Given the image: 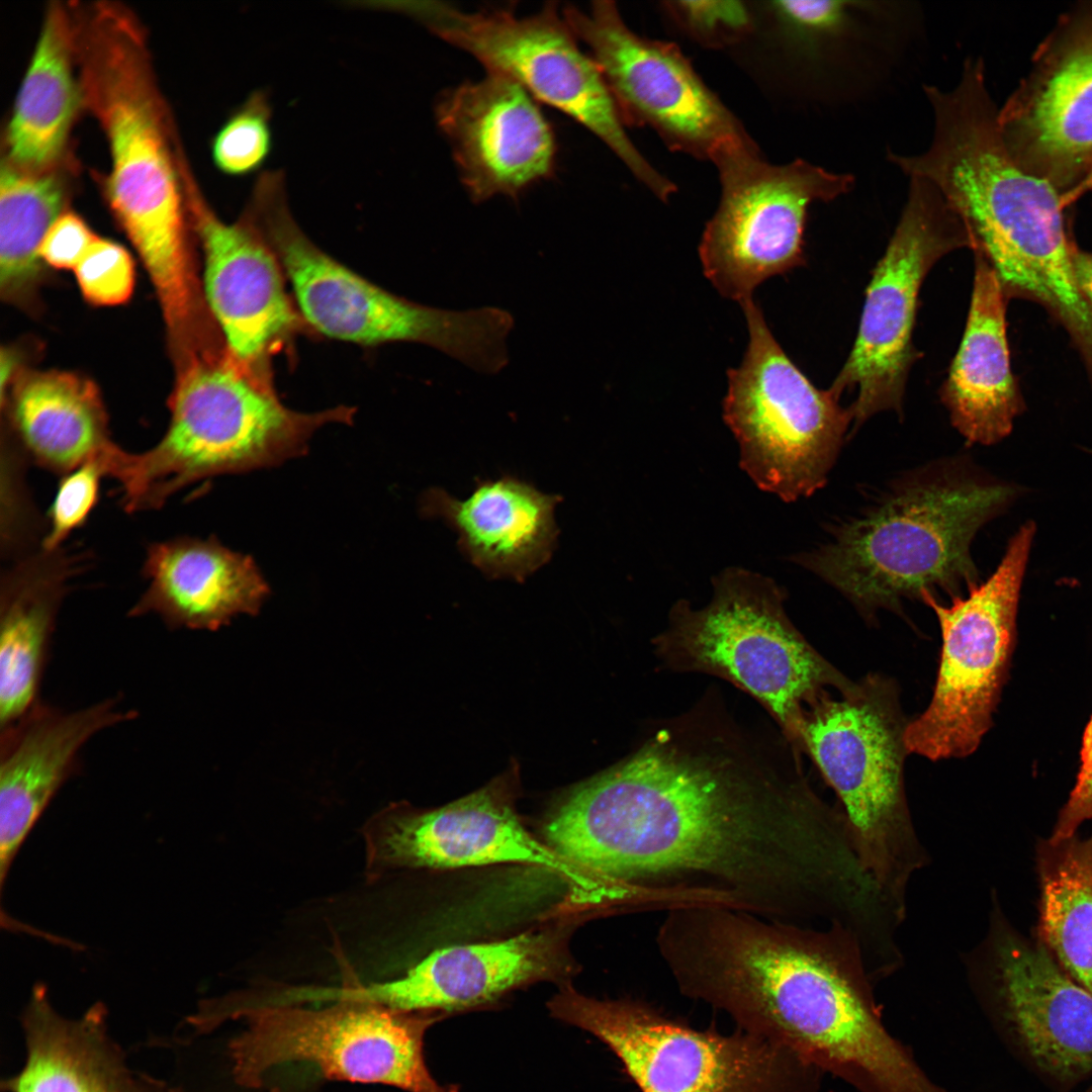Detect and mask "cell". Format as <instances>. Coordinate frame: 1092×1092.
Returning <instances> with one entry per match:
<instances>
[{"mask_svg":"<svg viewBox=\"0 0 1092 1092\" xmlns=\"http://www.w3.org/2000/svg\"><path fill=\"white\" fill-rule=\"evenodd\" d=\"M1036 936L1059 967L1092 995V835L1040 841Z\"/></svg>","mask_w":1092,"mask_h":1092,"instance_id":"obj_32","label":"cell"},{"mask_svg":"<svg viewBox=\"0 0 1092 1092\" xmlns=\"http://www.w3.org/2000/svg\"><path fill=\"white\" fill-rule=\"evenodd\" d=\"M186 208L203 251V293L226 349L248 367L271 374V359L305 327L286 289L282 266L245 210L224 222L183 170Z\"/></svg>","mask_w":1092,"mask_h":1092,"instance_id":"obj_21","label":"cell"},{"mask_svg":"<svg viewBox=\"0 0 1092 1092\" xmlns=\"http://www.w3.org/2000/svg\"><path fill=\"white\" fill-rule=\"evenodd\" d=\"M703 608L686 600L652 640L664 668L725 679L753 697L790 743L802 708L828 689L843 694L855 681L823 657L790 620L785 593L771 578L741 567L713 577Z\"/></svg>","mask_w":1092,"mask_h":1092,"instance_id":"obj_9","label":"cell"},{"mask_svg":"<svg viewBox=\"0 0 1092 1092\" xmlns=\"http://www.w3.org/2000/svg\"><path fill=\"white\" fill-rule=\"evenodd\" d=\"M8 430L32 463L60 477L99 463L118 483L132 453L111 438L104 403L90 380L64 371L29 372L7 397Z\"/></svg>","mask_w":1092,"mask_h":1092,"instance_id":"obj_27","label":"cell"},{"mask_svg":"<svg viewBox=\"0 0 1092 1092\" xmlns=\"http://www.w3.org/2000/svg\"><path fill=\"white\" fill-rule=\"evenodd\" d=\"M1087 1092H1092V1087H1091V1088H1089Z\"/></svg>","mask_w":1092,"mask_h":1092,"instance_id":"obj_44","label":"cell"},{"mask_svg":"<svg viewBox=\"0 0 1092 1092\" xmlns=\"http://www.w3.org/2000/svg\"><path fill=\"white\" fill-rule=\"evenodd\" d=\"M0 370H1V398L5 394V390L8 386L9 379L14 372V366L16 364L15 354L10 350L2 348L0 356Z\"/></svg>","mask_w":1092,"mask_h":1092,"instance_id":"obj_42","label":"cell"},{"mask_svg":"<svg viewBox=\"0 0 1092 1092\" xmlns=\"http://www.w3.org/2000/svg\"><path fill=\"white\" fill-rule=\"evenodd\" d=\"M246 210L275 252L306 328L361 346L427 345L486 374L507 365L506 339L514 327L509 311L427 306L362 277L302 232L289 210L282 171L260 174Z\"/></svg>","mask_w":1092,"mask_h":1092,"instance_id":"obj_8","label":"cell"},{"mask_svg":"<svg viewBox=\"0 0 1092 1092\" xmlns=\"http://www.w3.org/2000/svg\"><path fill=\"white\" fill-rule=\"evenodd\" d=\"M385 10L421 21L438 36L475 57L487 70L512 78L542 101L584 125L658 198L675 190L638 152L606 81L577 44L555 3L525 17L510 8L464 12L439 1H389Z\"/></svg>","mask_w":1092,"mask_h":1092,"instance_id":"obj_12","label":"cell"},{"mask_svg":"<svg viewBox=\"0 0 1092 1092\" xmlns=\"http://www.w3.org/2000/svg\"><path fill=\"white\" fill-rule=\"evenodd\" d=\"M563 18L590 49L624 122L647 123L671 146L708 159L749 139L679 50L635 34L614 2L596 1L589 13L568 6Z\"/></svg>","mask_w":1092,"mask_h":1092,"instance_id":"obj_19","label":"cell"},{"mask_svg":"<svg viewBox=\"0 0 1092 1092\" xmlns=\"http://www.w3.org/2000/svg\"><path fill=\"white\" fill-rule=\"evenodd\" d=\"M27 464L17 443L2 434L0 544L6 563L38 549L47 532L26 483Z\"/></svg>","mask_w":1092,"mask_h":1092,"instance_id":"obj_34","label":"cell"},{"mask_svg":"<svg viewBox=\"0 0 1092 1092\" xmlns=\"http://www.w3.org/2000/svg\"><path fill=\"white\" fill-rule=\"evenodd\" d=\"M964 963L991 987L1034 1065L1063 1084L1092 1073V995L1036 936L1019 933L994 905L985 938Z\"/></svg>","mask_w":1092,"mask_h":1092,"instance_id":"obj_20","label":"cell"},{"mask_svg":"<svg viewBox=\"0 0 1092 1092\" xmlns=\"http://www.w3.org/2000/svg\"><path fill=\"white\" fill-rule=\"evenodd\" d=\"M272 106L265 90H255L218 129L211 144L216 168L235 177L259 171L273 146Z\"/></svg>","mask_w":1092,"mask_h":1092,"instance_id":"obj_35","label":"cell"},{"mask_svg":"<svg viewBox=\"0 0 1092 1092\" xmlns=\"http://www.w3.org/2000/svg\"><path fill=\"white\" fill-rule=\"evenodd\" d=\"M25 1061L1 1084L5 1092H178L130 1068L109 1034L98 1002L77 1018L59 1013L42 983L32 987L22 1012Z\"/></svg>","mask_w":1092,"mask_h":1092,"instance_id":"obj_26","label":"cell"},{"mask_svg":"<svg viewBox=\"0 0 1092 1092\" xmlns=\"http://www.w3.org/2000/svg\"><path fill=\"white\" fill-rule=\"evenodd\" d=\"M548 1006L608 1045L641 1092H807L809 1065L741 1029H697L647 1002L588 997L569 982Z\"/></svg>","mask_w":1092,"mask_h":1092,"instance_id":"obj_11","label":"cell"},{"mask_svg":"<svg viewBox=\"0 0 1092 1092\" xmlns=\"http://www.w3.org/2000/svg\"><path fill=\"white\" fill-rule=\"evenodd\" d=\"M143 574L147 587L129 616L155 615L171 628L216 630L237 615L256 614L269 594L254 559L214 537L152 543Z\"/></svg>","mask_w":1092,"mask_h":1092,"instance_id":"obj_25","label":"cell"},{"mask_svg":"<svg viewBox=\"0 0 1092 1092\" xmlns=\"http://www.w3.org/2000/svg\"><path fill=\"white\" fill-rule=\"evenodd\" d=\"M997 123L1013 160L1069 206L1092 190V2L1060 18Z\"/></svg>","mask_w":1092,"mask_h":1092,"instance_id":"obj_18","label":"cell"},{"mask_svg":"<svg viewBox=\"0 0 1092 1092\" xmlns=\"http://www.w3.org/2000/svg\"><path fill=\"white\" fill-rule=\"evenodd\" d=\"M779 752L711 691L568 792L546 842L615 882L708 893L770 920L848 924L870 881L844 815L798 756Z\"/></svg>","mask_w":1092,"mask_h":1092,"instance_id":"obj_1","label":"cell"},{"mask_svg":"<svg viewBox=\"0 0 1092 1092\" xmlns=\"http://www.w3.org/2000/svg\"><path fill=\"white\" fill-rule=\"evenodd\" d=\"M655 941L680 993L739 1029L880 1092H938L880 1023L863 953L841 926L695 905L666 912Z\"/></svg>","mask_w":1092,"mask_h":1092,"instance_id":"obj_2","label":"cell"},{"mask_svg":"<svg viewBox=\"0 0 1092 1092\" xmlns=\"http://www.w3.org/2000/svg\"><path fill=\"white\" fill-rule=\"evenodd\" d=\"M436 116L474 202L517 198L554 170L553 129L537 100L510 77L487 72L448 91Z\"/></svg>","mask_w":1092,"mask_h":1092,"instance_id":"obj_22","label":"cell"},{"mask_svg":"<svg viewBox=\"0 0 1092 1092\" xmlns=\"http://www.w3.org/2000/svg\"><path fill=\"white\" fill-rule=\"evenodd\" d=\"M927 100L934 120L930 146L914 156L889 153V161L940 191L1006 298L1043 306L1069 334L1092 382V308L1074 273L1069 205L1010 156L984 78L966 76L950 90H932Z\"/></svg>","mask_w":1092,"mask_h":1092,"instance_id":"obj_3","label":"cell"},{"mask_svg":"<svg viewBox=\"0 0 1092 1092\" xmlns=\"http://www.w3.org/2000/svg\"><path fill=\"white\" fill-rule=\"evenodd\" d=\"M77 559L64 546L7 562L0 582V731L24 718L39 690Z\"/></svg>","mask_w":1092,"mask_h":1092,"instance_id":"obj_30","label":"cell"},{"mask_svg":"<svg viewBox=\"0 0 1092 1092\" xmlns=\"http://www.w3.org/2000/svg\"><path fill=\"white\" fill-rule=\"evenodd\" d=\"M749 332L742 363L727 372L723 419L740 449V466L762 490L785 502L821 488L852 415L788 357L753 298L740 303Z\"/></svg>","mask_w":1092,"mask_h":1092,"instance_id":"obj_13","label":"cell"},{"mask_svg":"<svg viewBox=\"0 0 1092 1092\" xmlns=\"http://www.w3.org/2000/svg\"><path fill=\"white\" fill-rule=\"evenodd\" d=\"M711 160L719 170L721 200L699 254L715 288L742 303L765 279L804 263L809 205L847 193L853 177L804 160L770 165L750 139L724 147Z\"/></svg>","mask_w":1092,"mask_h":1092,"instance_id":"obj_16","label":"cell"},{"mask_svg":"<svg viewBox=\"0 0 1092 1092\" xmlns=\"http://www.w3.org/2000/svg\"><path fill=\"white\" fill-rule=\"evenodd\" d=\"M73 8H48L34 54L10 119L6 161L25 169L60 166L82 94L75 74Z\"/></svg>","mask_w":1092,"mask_h":1092,"instance_id":"obj_31","label":"cell"},{"mask_svg":"<svg viewBox=\"0 0 1092 1092\" xmlns=\"http://www.w3.org/2000/svg\"><path fill=\"white\" fill-rule=\"evenodd\" d=\"M1089 819H1092V718L1083 738L1082 765L1076 785L1060 812L1052 837L1073 835Z\"/></svg>","mask_w":1092,"mask_h":1092,"instance_id":"obj_40","label":"cell"},{"mask_svg":"<svg viewBox=\"0 0 1092 1092\" xmlns=\"http://www.w3.org/2000/svg\"><path fill=\"white\" fill-rule=\"evenodd\" d=\"M323 1008L295 1003L244 1005L213 1012L215 1028L226 1018L245 1027L229 1043L237 1084L259 1088L268 1072L308 1063L325 1078L383 1084L406 1092H457L439 1084L424 1057V1037L443 1018L437 1011H404L351 999Z\"/></svg>","mask_w":1092,"mask_h":1092,"instance_id":"obj_10","label":"cell"},{"mask_svg":"<svg viewBox=\"0 0 1092 1092\" xmlns=\"http://www.w3.org/2000/svg\"><path fill=\"white\" fill-rule=\"evenodd\" d=\"M681 21L700 37L720 40L742 34L750 26L743 2L735 0L675 1L669 3Z\"/></svg>","mask_w":1092,"mask_h":1092,"instance_id":"obj_38","label":"cell"},{"mask_svg":"<svg viewBox=\"0 0 1092 1092\" xmlns=\"http://www.w3.org/2000/svg\"><path fill=\"white\" fill-rule=\"evenodd\" d=\"M1014 494L978 476L963 458L933 462L897 479L876 502L835 526L817 549L794 556L864 617L904 599L977 583L971 545Z\"/></svg>","mask_w":1092,"mask_h":1092,"instance_id":"obj_5","label":"cell"},{"mask_svg":"<svg viewBox=\"0 0 1092 1092\" xmlns=\"http://www.w3.org/2000/svg\"><path fill=\"white\" fill-rule=\"evenodd\" d=\"M1035 527L1013 535L996 570L944 606L929 593L921 600L937 617L941 651L932 698L909 721L908 751L931 760L973 753L992 723L1011 654L1020 587Z\"/></svg>","mask_w":1092,"mask_h":1092,"instance_id":"obj_15","label":"cell"},{"mask_svg":"<svg viewBox=\"0 0 1092 1092\" xmlns=\"http://www.w3.org/2000/svg\"><path fill=\"white\" fill-rule=\"evenodd\" d=\"M115 698L65 711L41 701L0 735V885L54 797L75 774L79 754L101 731L129 721Z\"/></svg>","mask_w":1092,"mask_h":1092,"instance_id":"obj_24","label":"cell"},{"mask_svg":"<svg viewBox=\"0 0 1092 1092\" xmlns=\"http://www.w3.org/2000/svg\"><path fill=\"white\" fill-rule=\"evenodd\" d=\"M559 497L514 477L478 483L459 500L440 488L423 495L422 512L445 520L470 562L491 577L523 580L552 555Z\"/></svg>","mask_w":1092,"mask_h":1092,"instance_id":"obj_28","label":"cell"},{"mask_svg":"<svg viewBox=\"0 0 1092 1092\" xmlns=\"http://www.w3.org/2000/svg\"><path fill=\"white\" fill-rule=\"evenodd\" d=\"M67 184L60 166L46 170L2 160L0 175V288L14 298L40 273L39 246L64 212Z\"/></svg>","mask_w":1092,"mask_h":1092,"instance_id":"obj_33","label":"cell"},{"mask_svg":"<svg viewBox=\"0 0 1092 1092\" xmlns=\"http://www.w3.org/2000/svg\"><path fill=\"white\" fill-rule=\"evenodd\" d=\"M974 254L967 325L940 398L953 427L969 443L991 445L1009 435L1024 403L1011 370L1007 298L989 264Z\"/></svg>","mask_w":1092,"mask_h":1092,"instance_id":"obj_29","label":"cell"},{"mask_svg":"<svg viewBox=\"0 0 1092 1092\" xmlns=\"http://www.w3.org/2000/svg\"><path fill=\"white\" fill-rule=\"evenodd\" d=\"M107 477L99 463H87L61 476L47 519L41 546L48 550L63 547L68 537L80 528L97 505L100 481Z\"/></svg>","mask_w":1092,"mask_h":1092,"instance_id":"obj_37","label":"cell"},{"mask_svg":"<svg viewBox=\"0 0 1092 1092\" xmlns=\"http://www.w3.org/2000/svg\"><path fill=\"white\" fill-rule=\"evenodd\" d=\"M908 723L897 684L870 673L846 693L810 700L790 741L836 794L862 867L904 916L909 885L929 862L905 789Z\"/></svg>","mask_w":1092,"mask_h":1092,"instance_id":"obj_7","label":"cell"},{"mask_svg":"<svg viewBox=\"0 0 1092 1092\" xmlns=\"http://www.w3.org/2000/svg\"><path fill=\"white\" fill-rule=\"evenodd\" d=\"M1071 256L1079 289L1092 308V253L1081 250L1074 243Z\"/></svg>","mask_w":1092,"mask_h":1092,"instance_id":"obj_41","label":"cell"},{"mask_svg":"<svg viewBox=\"0 0 1092 1092\" xmlns=\"http://www.w3.org/2000/svg\"><path fill=\"white\" fill-rule=\"evenodd\" d=\"M510 774L444 807L420 811L393 806L364 826L366 874L399 868H457L502 862L543 868L589 909L641 912L646 893L596 875L539 841L521 823Z\"/></svg>","mask_w":1092,"mask_h":1092,"instance_id":"obj_14","label":"cell"},{"mask_svg":"<svg viewBox=\"0 0 1092 1092\" xmlns=\"http://www.w3.org/2000/svg\"><path fill=\"white\" fill-rule=\"evenodd\" d=\"M96 238L78 214L64 211L42 239L39 259L56 269L74 270Z\"/></svg>","mask_w":1092,"mask_h":1092,"instance_id":"obj_39","label":"cell"},{"mask_svg":"<svg viewBox=\"0 0 1092 1092\" xmlns=\"http://www.w3.org/2000/svg\"><path fill=\"white\" fill-rule=\"evenodd\" d=\"M82 295L93 305L126 302L134 287V263L125 248L97 237L74 269Z\"/></svg>","mask_w":1092,"mask_h":1092,"instance_id":"obj_36","label":"cell"},{"mask_svg":"<svg viewBox=\"0 0 1092 1092\" xmlns=\"http://www.w3.org/2000/svg\"><path fill=\"white\" fill-rule=\"evenodd\" d=\"M76 59L86 106L107 139L108 203L158 298L179 303L198 286L188 242L182 157L155 79L145 30L119 3L75 7Z\"/></svg>","mask_w":1092,"mask_h":1092,"instance_id":"obj_4","label":"cell"},{"mask_svg":"<svg viewBox=\"0 0 1092 1092\" xmlns=\"http://www.w3.org/2000/svg\"><path fill=\"white\" fill-rule=\"evenodd\" d=\"M909 178L902 215L867 288L854 345L829 387L837 398L857 388L849 406L854 431L878 413L901 412L919 357L912 335L922 283L941 257L970 248L963 221L940 191L923 178Z\"/></svg>","mask_w":1092,"mask_h":1092,"instance_id":"obj_17","label":"cell"},{"mask_svg":"<svg viewBox=\"0 0 1092 1092\" xmlns=\"http://www.w3.org/2000/svg\"><path fill=\"white\" fill-rule=\"evenodd\" d=\"M573 970L565 932L546 928L506 940L441 948L398 979L369 985L348 980L340 989L325 991V998L445 1013L492 1003L536 981L562 984Z\"/></svg>","mask_w":1092,"mask_h":1092,"instance_id":"obj_23","label":"cell"},{"mask_svg":"<svg viewBox=\"0 0 1092 1092\" xmlns=\"http://www.w3.org/2000/svg\"><path fill=\"white\" fill-rule=\"evenodd\" d=\"M269 1092H279V1091H278L277 1089L273 1088V1089H272V1090H270Z\"/></svg>","mask_w":1092,"mask_h":1092,"instance_id":"obj_43","label":"cell"},{"mask_svg":"<svg viewBox=\"0 0 1092 1092\" xmlns=\"http://www.w3.org/2000/svg\"><path fill=\"white\" fill-rule=\"evenodd\" d=\"M161 439L132 453L120 487L123 509H161L185 487L217 475L272 467L306 453L321 427L351 424L355 408L300 413L279 399L272 375L239 361L226 347L178 369Z\"/></svg>","mask_w":1092,"mask_h":1092,"instance_id":"obj_6","label":"cell"}]
</instances>
